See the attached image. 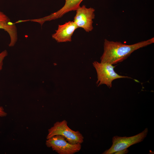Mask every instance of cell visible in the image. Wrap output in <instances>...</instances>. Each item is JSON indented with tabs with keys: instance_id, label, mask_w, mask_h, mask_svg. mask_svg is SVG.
I'll return each instance as SVG.
<instances>
[{
	"instance_id": "1",
	"label": "cell",
	"mask_w": 154,
	"mask_h": 154,
	"mask_svg": "<svg viewBox=\"0 0 154 154\" xmlns=\"http://www.w3.org/2000/svg\"><path fill=\"white\" fill-rule=\"evenodd\" d=\"M154 42V37L130 45L106 39L104 42V52L100 58L101 62L113 65L117 64L126 59L134 51Z\"/></svg>"
},
{
	"instance_id": "2",
	"label": "cell",
	"mask_w": 154,
	"mask_h": 154,
	"mask_svg": "<svg viewBox=\"0 0 154 154\" xmlns=\"http://www.w3.org/2000/svg\"><path fill=\"white\" fill-rule=\"evenodd\" d=\"M56 135L62 136L67 141L71 144H81L84 141V137L78 131L71 129L68 127L67 122L65 120L57 121L48 130L46 139Z\"/></svg>"
},
{
	"instance_id": "3",
	"label": "cell",
	"mask_w": 154,
	"mask_h": 154,
	"mask_svg": "<svg viewBox=\"0 0 154 154\" xmlns=\"http://www.w3.org/2000/svg\"><path fill=\"white\" fill-rule=\"evenodd\" d=\"M97 74V80L96 84L98 86L102 84H106L110 88L112 86V81L117 79L128 78L132 79L127 76H121L114 71L116 66L108 63L99 62L96 61L93 63Z\"/></svg>"
},
{
	"instance_id": "4",
	"label": "cell",
	"mask_w": 154,
	"mask_h": 154,
	"mask_svg": "<svg viewBox=\"0 0 154 154\" xmlns=\"http://www.w3.org/2000/svg\"><path fill=\"white\" fill-rule=\"evenodd\" d=\"M148 131V128H146L142 132L133 136L129 137L114 136L112 138V146L103 154H112L127 149L131 145L142 141L146 137Z\"/></svg>"
},
{
	"instance_id": "5",
	"label": "cell",
	"mask_w": 154,
	"mask_h": 154,
	"mask_svg": "<svg viewBox=\"0 0 154 154\" xmlns=\"http://www.w3.org/2000/svg\"><path fill=\"white\" fill-rule=\"evenodd\" d=\"M46 145L59 154H73L81 149V144H71L66 141L64 137L56 135L47 139Z\"/></svg>"
},
{
	"instance_id": "6",
	"label": "cell",
	"mask_w": 154,
	"mask_h": 154,
	"mask_svg": "<svg viewBox=\"0 0 154 154\" xmlns=\"http://www.w3.org/2000/svg\"><path fill=\"white\" fill-rule=\"evenodd\" d=\"M76 11L73 21L77 27L83 29L86 32L92 31L93 29V20L95 17V9L92 7L87 8L84 5Z\"/></svg>"
},
{
	"instance_id": "7",
	"label": "cell",
	"mask_w": 154,
	"mask_h": 154,
	"mask_svg": "<svg viewBox=\"0 0 154 154\" xmlns=\"http://www.w3.org/2000/svg\"><path fill=\"white\" fill-rule=\"evenodd\" d=\"M78 28L73 21H69L63 25H58L55 33L52 35V37L58 42H71L74 32Z\"/></svg>"
},
{
	"instance_id": "8",
	"label": "cell",
	"mask_w": 154,
	"mask_h": 154,
	"mask_svg": "<svg viewBox=\"0 0 154 154\" xmlns=\"http://www.w3.org/2000/svg\"><path fill=\"white\" fill-rule=\"evenodd\" d=\"M65 0L64 4L62 7L56 12L41 18V21L44 23L46 21L55 20L61 17L69 12L76 11L80 6V4L83 0Z\"/></svg>"
},
{
	"instance_id": "9",
	"label": "cell",
	"mask_w": 154,
	"mask_h": 154,
	"mask_svg": "<svg viewBox=\"0 0 154 154\" xmlns=\"http://www.w3.org/2000/svg\"><path fill=\"white\" fill-rule=\"evenodd\" d=\"M0 29L6 31L9 35L10 41L9 47L14 46L17 40V28L15 23L12 22L4 13L0 11Z\"/></svg>"
},
{
	"instance_id": "10",
	"label": "cell",
	"mask_w": 154,
	"mask_h": 154,
	"mask_svg": "<svg viewBox=\"0 0 154 154\" xmlns=\"http://www.w3.org/2000/svg\"><path fill=\"white\" fill-rule=\"evenodd\" d=\"M8 54V52L6 50L0 52V71L2 69L3 60Z\"/></svg>"
},
{
	"instance_id": "11",
	"label": "cell",
	"mask_w": 154,
	"mask_h": 154,
	"mask_svg": "<svg viewBox=\"0 0 154 154\" xmlns=\"http://www.w3.org/2000/svg\"><path fill=\"white\" fill-rule=\"evenodd\" d=\"M7 113L4 111L3 107L0 106V117L6 116Z\"/></svg>"
},
{
	"instance_id": "12",
	"label": "cell",
	"mask_w": 154,
	"mask_h": 154,
	"mask_svg": "<svg viewBox=\"0 0 154 154\" xmlns=\"http://www.w3.org/2000/svg\"><path fill=\"white\" fill-rule=\"evenodd\" d=\"M128 151L127 149L119 151L115 153V154H125L128 152Z\"/></svg>"
}]
</instances>
